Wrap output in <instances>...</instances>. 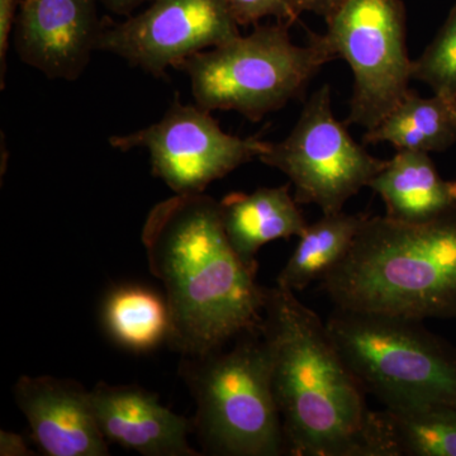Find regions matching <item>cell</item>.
Returning a JSON list of instances; mask_svg holds the SVG:
<instances>
[{"label": "cell", "mask_w": 456, "mask_h": 456, "mask_svg": "<svg viewBox=\"0 0 456 456\" xmlns=\"http://www.w3.org/2000/svg\"><path fill=\"white\" fill-rule=\"evenodd\" d=\"M239 27L227 0H152L125 22L103 18L97 51L161 77L188 57L239 37Z\"/></svg>", "instance_id": "obj_10"}, {"label": "cell", "mask_w": 456, "mask_h": 456, "mask_svg": "<svg viewBox=\"0 0 456 456\" xmlns=\"http://www.w3.org/2000/svg\"><path fill=\"white\" fill-rule=\"evenodd\" d=\"M14 399L32 436L49 456H108V441L99 428L90 391L75 380L23 375Z\"/></svg>", "instance_id": "obj_12"}, {"label": "cell", "mask_w": 456, "mask_h": 456, "mask_svg": "<svg viewBox=\"0 0 456 456\" xmlns=\"http://www.w3.org/2000/svg\"><path fill=\"white\" fill-rule=\"evenodd\" d=\"M259 160L289 178L297 202L325 215L341 212L387 161L369 154L336 119L327 84L312 94L290 134L269 142Z\"/></svg>", "instance_id": "obj_8"}, {"label": "cell", "mask_w": 456, "mask_h": 456, "mask_svg": "<svg viewBox=\"0 0 456 456\" xmlns=\"http://www.w3.org/2000/svg\"><path fill=\"white\" fill-rule=\"evenodd\" d=\"M239 26H256L264 18L293 25L302 12L298 0H227Z\"/></svg>", "instance_id": "obj_21"}, {"label": "cell", "mask_w": 456, "mask_h": 456, "mask_svg": "<svg viewBox=\"0 0 456 456\" xmlns=\"http://www.w3.org/2000/svg\"><path fill=\"white\" fill-rule=\"evenodd\" d=\"M103 322L117 344L134 353L154 350L169 338L167 299L140 285H125L108 294Z\"/></svg>", "instance_id": "obj_19"}, {"label": "cell", "mask_w": 456, "mask_h": 456, "mask_svg": "<svg viewBox=\"0 0 456 456\" xmlns=\"http://www.w3.org/2000/svg\"><path fill=\"white\" fill-rule=\"evenodd\" d=\"M110 143L123 152L146 149L152 174L175 194L203 193L211 183L259 159L269 145L256 136L226 134L211 112L197 104L184 106L179 99L158 123L110 137Z\"/></svg>", "instance_id": "obj_9"}, {"label": "cell", "mask_w": 456, "mask_h": 456, "mask_svg": "<svg viewBox=\"0 0 456 456\" xmlns=\"http://www.w3.org/2000/svg\"><path fill=\"white\" fill-rule=\"evenodd\" d=\"M322 288L342 310L421 322L455 318L456 203L424 224L367 216Z\"/></svg>", "instance_id": "obj_3"}, {"label": "cell", "mask_w": 456, "mask_h": 456, "mask_svg": "<svg viewBox=\"0 0 456 456\" xmlns=\"http://www.w3.org/2000/svg\"><path fill=\"white\" fill-rule=\"evenodd\" d=\"M327 331L367 393L386 407H456V351L421 321L336 308Z\"/></svg>", "instance_id": "obj_6"}, {"label": "cell", "mask_w": 456, "mask_h": 456, "mask_svg": "<svg viewBox=\"0 0 456 456\" xmlns=\"http://www.w3.org/2000/svg\"><path fill=\"white\" fill-rule=\"evenodd\" d=\"M346 0H298L302 13L311 12L329 20Z\"/></svg>", "instance_id": "obj_24"}, {"label": "cell", "mask_w": 456, "mask_h": 456, "mask_svg": "<svg viewBox=\"0 0 456 456\" xmlns=\"http://www.w3.org/2000/svg\"><path fill=\"white\" fill-rule=\"evenodd\" d=\"M152 0H99L108 11L118 16H131L134 9L141 7L143 3H151Z\"/></svg>", "instance_id": "obj_25"}, {"label": "cell", "mask_w": 456, "mask_h": 456, "mask_svg": "<svg viewBox=\"0 0 456 456\" xmlns=\"http://www.w3.org/2000/svg\"><path fill=\"white\" fill-rule=\"evenodd\" d=\"M287 454L368 456L367 392L342 359L326 322L296 293L266 288L260 326Z\"/></svg>", "instance_id": "obj_2"}, {"label": "cell", "mask_w": 456, "mask_h": 456, "mask_svg": "<svg viewBox=\"0 0 456 456\" xmlns=\"http://www.w3.org/2000/svg\"><path fill=\"white\" fill-rule=\"evenodd\" d=\"M326 23V46L354 75L346 123L371 130L411 89L406 8L402 0H346Z\"/></svg>", "instance_id": "obj_7"}, {"label": "cell", "mask_w": 456, "mask_h": 456, "mask_svg": "<svg viewBox=\"0 0 456 456\" xmlns=\"http://www.w3.org/2000/svg\"><path fill=\"white\" fill-rule=\"evenodd\" d=\"M456 141V99L425 98L410 89L379 125L368 130L364 143L388 142L398 151L440 152Z\"/></svg>", "instance_id": "obj_17"}, {"label": "cell", "mask_w": 456, "mask_h": 456, "mask_svg": "<svg viewBox=\"0 0 456 456\" xmlns=\"http://www.w3.org/2000/svg\"><path fill=\"white\" fill-rule=\"evenodd\" d=\"M0 455L2 456H33L35 452L29 449L25 439L14 432H0Z\"/></svg>", "instance_id": "obj_23"}, {"label": "cell", "mask_w": 456, "mask_h": 456, "mask_svg": "<svg viewBox=\"0 0 456 456\" xmlns=\"http://www.w3.org/2000/svg\"><path fill=\"white\" fill-rule=\"evenodd\" d=\"M99 0H20L14 49L50 79L74 82L97 51L103 18Z\"/></svg>", "instance_id": "obj_11"}, {"label": "cell", "mask_w": 456, "mask_h": 456, "mask_svg": "<svg viewBox=\"0 0 456 456\" xmlns=\"http://www.w3.org/2000/svg\"><path fill=\"white\" fill-rule=\"evenodd\" d=\"M180 374L196 399L194 430L206 454H287L268 346L260 329L237 336L228 350L183 356Z\"/></svg>", "instance_id": "obj_4"}, {"label": "cell", "mask_w": 456, "mask_h": 456, "mask_svg": "<svg viewBox=\"0 0 456 456\" xmlns=\"http://www.w3.org/2000/svg\"><path fill=\"white\" fill-rule=\"evenodd\" d=\"M99 428L110 443L145 456H200L189 444L193 421L139 386L98 383L90 391Z\"/></svg>", "instance_id": "obj_13"}, {"label": "cell", "mask_w": 456, "mask_h": 456, "mask_svg": "<svg viewBox=\"0 0 456 456\" xmlns=\"http://www.w3.org/2000/svg\"><path fill=\"white\" fill-rule=\"evenodd\" d=\"M142 242L150 272L164 285L174 350L206 355L260 329L266 288L228 241L220 202L200 193L156 204Z\"/></svg>", "instance_id": "obj_1"}, {"label": "cell", "mask_w": 456, "mask_h": 456, "mask_svg": "<svg viewBox=\"0 0 456 456\" xmlns=\"http://www.w3.org/2000/svg\"><path fill=\"white\" fill-rule=\"evenodd\" d=\"M290 194L289 184L231 193L220 202L221 220L231 246L248 268L256 270V255L275 240L302 236L308 224Z\"/></svg>", "instance_id": "obj_14"}, {"label": "cell", "mask_w": 456, "mask_h": 456, "mask_svg": "<svg viewBox=\"0 0 456 456\" xmlns=\"http://www.w3.org/2000/svg\"><path fill=\"white\" fill-rule=\"evenodd\" d=\"M20 0H0V88H4V77L7 71L9 40L13 31L14 22Z\"/></svg>", "instance_id": "obj_22"}, {"label": "cell", "mask_w": 456, "mask_h": 456, "mask_svg": "<svg viewBox=\"0 0 456 456\" xmlns=\"http://www.w3.org/2000/svg\"><path fill=\"white\" fill-rule=\"evenodd\" d=\"M368 456H456V407L430 403L373 411Z\"/></svg>", "instance_id": "obj_16"}, {"label": "cell", "mask_w": 456, "mask_h": 456, "mask_svg": "<svg viewBox=\"0 0 456 456\" xmlns=\"http://www.w3.org/2000/svg\"><path fill=\"white\" fill-rule=\"evenodd\" d=\"M289 23L256 25L248 36L200 51L178 66L191 79L197 106L235 110L253 122L301 98L320 69L334 56L322 36L310 33L298 46Z\"/></svg>", "instance_id": "obj_5"}, {"label": "cell", "mask_w": 456, "mask_h": 456, "mask_svg": "<svg viewBox=\"0 0 456 456\" xmlns=\"http://www.w3.org/2000/svg\"><path fill=\"white\" fill-rule=\"evenodd\" d=\"M412 77L434 94L456 99V3L434 40L413 61Z\"/></svg>", "instance_id": "obj_20"}, {"label": "cell", "mask_w": 456, "mask_h": 456, "mask_svg": "<svg viewBox=\"0 0 456 456\" xmlns=\"http://www.w3.org/2000/svg\"><path fill=\"white\" fill-rule=\"evenodd\" d=\"M369 188L382 198L387 217L406 224L434 220L456 203V182L441 178L428 152L401 150Z\"/></svg>", "instance_id": "obj_15"}, {"label": "cell", "mask_w": 456, "mask_h": 456, "mask_svg": "<svg viewBox=\"0 0 456 456\" xmlns=\"http://www.w3.org/2000/svg\"><path fill=\"white\" fill-rule=\"evenodd\" d=\"M365 218L360 213H322L299 236L296 250L278 275L277 285L297 293L322 281L349 254Z\"/></svg>", "instance_id": "obj_18"}]
</instances>
